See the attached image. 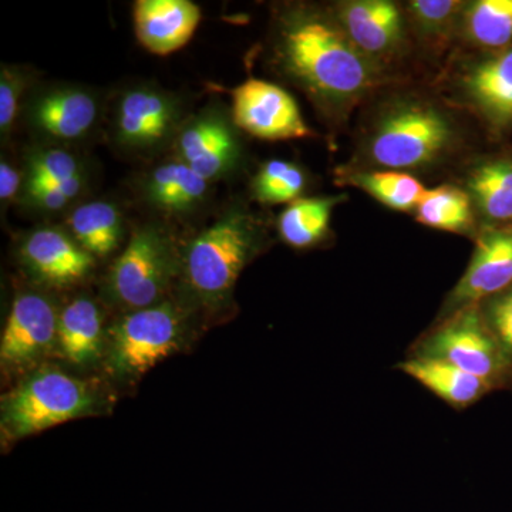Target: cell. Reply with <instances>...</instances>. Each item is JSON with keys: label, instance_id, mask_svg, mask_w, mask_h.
I'll list each match as a JSON object with an SVG mask.
<instances>
[{"label": "cell", "instance_id": "obj_25", "mask_svg": "<svg viewBox=\"0 0 512 512\" xmlns=\"http://www.w3.org/2000/svg\"><path fill=\"white\" fill-rule=\"evenodd\" d=\"M464 35L474 45L507 49L512 42V0H477L461 16Z\"/></svg>", "mask_w": 512, "mask_h": 512}, {"label": "cell", "instance_id": "obj_30", "mask_svg": "<svg viewBox=\"0 0 512 512\" xmlns=\"http://www.w3.org/2000/svg\"><path fill=\"white\" fill-rule=\"evenodd\" d=\"M28 87V74L19 67L2 64L0 72V134L5 141L15 127L20 110V101Z\"/></svg>", "mask_w": 512, "mask_h": 512}, {"label": "cell", "instance_id": "obj_26", "mask_svg": "<svg viewBox=\"0 0 512 512\" xmlns=\"http://www.w3.org/2000/svg\"><path fill=\"white\" fill-rule=\"evenodd\" d=\"M346 183L367 192L394 211H416L426 188L417 178L403 171H359L346 175Z\"/></svg>", "mask_w": 512, "mask_h": 512}, {"label": "cell", "instance_id": "obj_6", "mask_svg": "<svg viewBox=\"0 0 512 512\" xmlns=\"http://www.w3.org/2000/svg\"><path fill=\"white\" fill-rule=\"evenodd\" d=\"M456 138V128L443 111L421 101H406L377 123L369 156L387 170H420L446 156Z\"/></svg>", "mask_w": 512, "mask_h": 512}, {"label": "cell", "instance_id": "obj_10", "mask_svg": "<svg viewBox=\"0 0 512 512\" xmlns=\"http://www.w3.org/2000/svg\"><path fill=\"white\" fill-rule=\"evenodd\" d=\"M231 116L239 130L268 141L312 137L295 99L274 83L249 77L231 92Z\"/></svg>", "mask_w": 512, "mask_h": 512}, {"label": "cell", "instance_id": "obj_19", "mask_svg": "<svg viewBox=\"0 0 512 512\" xmlns=\"http://www.w3.org/2000/svg\"><path fill=\"white\" fill-rule=\"evenodd\" d=\"M404 375L412 377L434 396L457 410L480 402L497 389L493 383L458 369L457 366L430 357L413 356L400 363Z\"/></svg>", "mask_w": 512, "mask_h": 512}, {"label": "cell", "instance_id": "obj_3", "mask_svg": "<svg viewBox=\"0 0 512 512\" xmlns=\"http://www.w3.org/2000/svg\"><path fill=\"white\" fill-rule=\"evenodd\" d=\"M101 404L92 384L55 367H40L3 396V439L22 440L67 421L94 416Z\"/></svg>", "mask_w": 512, "mask_h": 512}, {"label": "cell", "instance_id": "obj_1", "mask_svg": "<svg viewBox=\"0 0 512 512\" xmlns=\"http://www.w3.org/2000/svg\"><path fill=\"white\" fill-rule=\"evenodd\" d=\"M274 40L279 69L325 113H345L382 83L379 63L353 45L338 20L316 10H286Z\"/></svg>", "mask_w": 512, "mask_h": 512}, {"label": "cell", "instance_id": "obj_32", "mask_svg": "<svg viewBox=\"0 0 512 512\" xmlns=\"http://www.w3.org/2000/svg\"><path fill=\"white\" fill-rule=\"evenodd\" d=\"M478 306L488 329L512 363V286Z\"/></svg>", "mask_w": 512, "mask_h": 512}, {"label": "cell", "instance_id": "obj_9", "mask_svg": "<svg viewBox=\"0 0 512 512\" xmlns=\"http://www.w3.org/2000/svg\"><path fill=\"white\" fill-rule=\"evenodd\" d=\"M239 128L218 104L205 107L185 121L175 137V158L210 183L234 174L241 164Z\"/></svg>", "mask_w": 512, "mask_h": 512}, {"label": "cell", "instance_id": "obj_12", "mask_svg": "<svg viewBox=\"0 0 512 512\" xmlns=\"http://www.w3.org/2000/svg\"><path fill=\"white\" fill-rule=\"evenodd\" d=\"M512 286V224L488 227L478 235L476 249L456 288L451 291L440 320L481 305Z\"/></svg>", "mask_w": 512, "mask_h": 512}, {"label": "cell", "instance_id": "obj_5", "mask_svg": "<svg viewBox=\"0 0 512 512\" xmlns=\"http://www.w3.org/2000/svg\"><path fill=\"white\" fill-rule=\"evenodd\" d=\"M180 272L181 249L173 235L157 224L141 225L111 265L104 292L117 308L140 311L165 301Z\"/></svg>", "mask_w": 512, "mask_h": 512}, {"label": "cell", "instance_id": "obj_31", "mask_svg": "<svg viewBox=\"0 0 512 512\" xmlns=\"http://www.w3.org/2000/svg\"><path fill=\"white\" fill-rule=\"evenodd\" d=\"M86 183L87 175L84 174L73 178V180L64 181V183L29 188V190H23V200L33 210L42 212L62 211L82 195Z\"/></svg>", "mask_w": 512, "mask_h": 512}, {"label": "cell", "instance_id": "obj_14", "mask_svg": "<svg viewBox=\"0 0 512 512\" xmlns=\"http://www.w3.org/2000/svg\"><path fill=\"white\" fill-rule=\"evenodd\" d=\"M20 261L40 284L70 286L92 272L94 256L70 232L47 227L29 232L19 248Z\"/></svg>", "mask_w": 512, "mask_h": 512}, {"label": "cell", "instance_id": "obj_21", "mask_svg": "<svg viewBox=\"0 0 512 512\" xmlns=\"http://www.w3.org/2000/svg\"><path fill=\"white\" fill-rule=\"evenodd\" d=\"M67 225L80 247L99 258L113 254L123 239V212L114 202H86L70 214Z\"/></svg>", "mask_w": 512, "mask_h": 512}, {"label": "cell", "instance_id": "obj_4", "mask_svg": "<svg viewBox=\"0 0 512 512\" xmlns=\"http://www.w3.org/2000/svg\"><path fill=\"white\" fill-rule=\"evenodd\" d=\"M188 330V306L170 299L126 313L106 333L104 352L111 375L123 382L140 379L183 348Z\"/></svg>", "mask_w": 512, "mask_h": 512}, {"label": "cell", "instance_id": "obj_15", "mask_svg": "<svg viewBox=\"0 0 512 512\" xmlns=\"http://www.w3.org/2000/svg\"><path fill=\"white\" fill-rule=\"evenodd\" d=\"M336 20L353 45L377 63L392 59L406 43L402 10L390 0L342 3Z\"/></svg>", "mask_w": 512, "mask_h": 512}, {"label": "cell", "instance_id": "obj_33", "mask_svg": "<svg viewBox=\"0 0 512 512\" xmlns=\"http://www.w3.org/2000/svg\"><path fill=\"white\" fill-rule=\"evenodd\" d=\"M23 190V173L12 167L9 161H0V200L12 201Z\"/></svg>", "mask_w": 512, "mask_h": 512}, {"label": "cell", "instance_id": "obj_20", "mask_svg": "<svg viewBox=\"0 0 512 512\" xmlns=\"http://www.w3.org/2000/svg\"><path fill=\"white\" fill-rule=\"evenodd\" d=\"M106 333L99 305L80 296L59 313L57 348L72 365H90L106 348Z\"/></svg>", "mask_w": 512, "mask_h": 512}, {"label": "cell", "instance_id": "obj_18", "mask_svg": "<svg viewBox=\"0 0 512 512\" xmlns=\"http://www.w3.org/2000/svg\"><path fill=\"white\" fill-rule=\"evenodd\" d=\"M210 190V181L177 158L157 165L141 181L144 201L174 217L197 211L207 201Z\"/></svg>", "mask_w": 512, "mask_h": 512}, {"label": "cell", "instance_id": "obj_29", "mask_svg": "<svg viewBox=\"0 0 512 512\" xmlns=\"http://www.w3.org/2000/svg\"><path fill=\"white\" fill-rule=\"evenodd\" d=\"M466 3L458 0H413L407 6L417 33L439 46L460 26Z\"/></svg>", "mask_w": 512, "mask_h": 512}, {"label": "cell", "instance_id": "obj_27", "mask_svg": "<svg viewBox=\"0 0 512 512\" xmlns=\"http://www.w3.org/2000/svg\"><path fill=\"white\" fill-rule=\"evenodd\" d=\"M308 177L298 164L285 160L266 161L254 180L251 190L256 201L266 205L291 204L305 191Z\"/></svg>", "mask_w": 512, "mask_h": 512}, {"label": "cell", "instance_id": "obj_24", "mask_svg": "<svg viewBox=\"0 0 512 512\" xmlns=\"http://www.w3.org/2000/svg\"><path fill=\"white\" fill-rule=\"evenodd\" d=\"M416 218L426 227L454 234H468L474 227L470 194L453 185L426 190L416 208Z\"/></svg>", "mask_w": 512, "mask_h": 512}, {"label": "cell", "instance_id": "obj_13", "mask_svg": "<svg viewBox=\"0 0 512 512\" xmlns=\"http://www.w3.org/2000/svg\"><path fill=\"white\" fill-rule=\"evenodd\" d=\"M26 121L40 137L74 143L89 136L100 119L101 104L93 90L53 86L37 92L25 104Z\"/></svg>", "mask_w": 512, "mask_h": 512}, {"label": "cell", "instance_id": "obj_22", "mask_svg": "<svg viewBox=\"0 0 512 512\" xmlns=\"http://www.w3.org/2000/svg\"><path fill=\"white\" fill-rule=\"evenodd\" d=\"M468 194L485 220L500 224L512 222V160L497 158L473 168L467 180Z\"/></svg>", "mask_w": 512, "mask_h": 512}, {"label": "cell", "instance_id": "obj_23", "mask_svg": "<svg viewBox=\"0 0 512 512\" xmlns=\"http://www.w3.org/2000/svg\"><path fill=\"white\" fill-rule=\"evenodd\" d=\"M346 198V195H333L291 202L279 215V237L292 248L316 247L328 237L333 208Z\"/></svg>", "mask_w": 512, "mask_h": 512}, {"label": "cell", "instance_id": "obj_7", "mask_svg": "<svg viewBox=\"0 0 512 512\" xmlns=\"http://www.w3.org/2000/svg\"><path fill=\"white\" fill-rule=\"evenodd\" d=\"M414 356L443 360L493 383L497 389L512 377V363L488 329L480 306L441 320L440 326L421 340Z\"/></svg>", "mask_w": 512, "mask_h": 512}, {"label": "cell", "instance_id": "obj_11", "mask_svg": "<svg viewBox=\"0 0 512 512\" xmlns=\"http://www.w3.org/2000/svg\"><path fill=\"white\" fill-rule=\"evenodd\" d=\"M59 313L43 293L23 291L15 296L0 339L3 370L32 366L57 346Z\"/></svg>", "mask_w": 512, "mask_h": 512}, {"label": "cell", "instance_id": "obj_16", "mask_svg": "<svg viewBox=\"0 0 512 512\" xmlns=\"http://www.w3.org/2000/svg\"><path fill=\"white\" fill-rule=\"evenodd\" d=\"M200 6L191 0H137L134 32L140 45L157 56L183 49L200 26Z\"/></svg>", "mask_w": 512, "mask_h": 512}, {"label": "cell", "instance_id": "obj_17", "mask_svg": "<svg viewBox=\"0 0 512 512\" xmlns=\"http://www.w3.org/2000/svg\"><path fill=\"white\" fill-rule=\"evenodd\" d=\"M464 99L495 127L512 124V47L468 67L460 82Z\"/></svg>", "mask_w": 512, "mask_h": 512}, {"label": "cell", "instance_id": "obj_2", "mask_svg": "<svg viewBox=\"0 0 512 512\" xmlns=\"http://www.w3.org/2000/svg\"><path fill=\"white\" fill-rule=\"evenodd\" d=\"M264 247L265 232L254 214L239 205L222 212L181 249L188 306L221 312L231 305L239 276Z\"/></svg>", "mask_w": 512, "mask_h": 512}, {"label": "cell", "instance_id": "obj_28", "mask_svg": "<svg viewBox=\"0 0 512 512\" xmlns=\"http://www.w3.org/2000/svg\"><path fill=\"white\" fill-rule=\"evenodd\" d=\"M79 157L60 147H43L30 151L23 170V190L53 185L84 175Z\"/></svg>", "mask_w": 512, "mask_h": 512}, {"label": "cell", "instance_id": "obj_8", "mask_svg": "<svg viewBox=\"0 0 512 512\" xmlns=\"http://www.w3.org/2000/svg\"><path fill=\"white\" fill-rule=\"evenodd\" d=\"M185 121L177 94L154 84H134L114 101L111 137L120 150L146 156L173 144Z\"/></svg>", "mask_w": 512, "mask_h": 512}]
</instances>
